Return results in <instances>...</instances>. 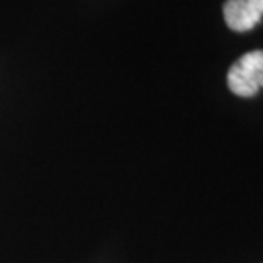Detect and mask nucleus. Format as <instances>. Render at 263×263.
I'll use <instances>...</instances> for the list:
<instances>
[{"label":"nucleus","mask_w":263,"mask_h":263,"mask_svg":"<svg viewBox=\"0 0 263 263\" xmlns=\"http://www.w3.org/2000/svg\"><path fill=\"white\" fill-rule=\"evenodd\" d=\"M228 87L238 97H253L263 88V49L243 54L228 71Z\"/></svg>","instance_id":"1"},{"label":"nucleus","mask_w":263,"mask_h":263,"mask_svg":"<svg viewBox=\"0 0 263 263\" xmlns=\"http://www.w3.org/2000/svg\"><path fill=\"white\" fill-rule=\"evenodd\" d=\"M222 12L229 29L251 31L263 17V0H226Z\"/></svg>","instance_id":"2"}]
</instances>
